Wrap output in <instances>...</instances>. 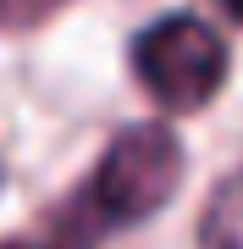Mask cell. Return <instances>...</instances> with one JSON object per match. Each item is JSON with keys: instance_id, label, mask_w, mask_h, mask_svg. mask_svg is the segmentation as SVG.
Wrapping results in <instances>:
<instances>
[{"instance_id": "obj_6", "label": "cell", "mask_w": 243, "mask_h": 249, "mask_svg": "<svg viewBox=\"0 0 243 249\" xmlns=\"http://www.w3.org/2000/svg\"><path fill=\"white\" fill-rule=\"evenodd\" d=\"M227 183H232V188H243V172H238V178H227Z\"/></svg>"}, {"instance_id": "obj_3", "label": "cell", "mask_w": 243, "mask_h": 249, "mask_svg": "<svg viewBox=\"0 0 243 249\" xmlns=\"http://www.w3.org/2000/svg\"><path fill=\"white\" fill-rule=\"evenodd\" d=\"M66 0H0V34H28V28L50 22Z\"/></svg>"}, {"instance_id": "obj_1", "label": "cell", "mask_w": 243, "mask_h": 249, "mask_svg": "<svg viewBox=\"0 0 243 249\" xmlns=\"http://www.w3.org/2000/svg\"><path fill=\"white\" fill-rule=\"evenodd\" d=\"M182 139L161 122H133L105 144L89 188L78 194V222L83 227H138L182 188Z\"/></svg>"}, {"instance_id": "obj_2", "label": "cell", "mask_w": 243, "mask_h": 249, "mask_svg": "<svg viewBox=\"0 0 243 249\" xmlns=\"http://www.w3.org/2000/svg\"><path fill=\"white\" fill-rule=\"evenodd\" d=\"M133 72L144 94L161 100L166 111H199L227 83V45L210 22L171 11L133 39Z\"/></svg>"}, {"instance_id": "obj_5", "label": "cell", "mask_w": 243, "mask_h": 249, "mask_svg": "<svg viewBox=\"0 0 243 249\" xmlns=\"http://www.w3.org/2000/svg\"><path fill=\"white\" fill-rule=\"evenodd\" d=\"M0 249H50V244H22V238H11V244H0Z\"/></svg>"}, {"instance_id": "obj_4", "label": "cell", "mask_w": 243, "mask_h": 249, "mask_svg": "<svg viewBox=\"0 0 243 249\" xmlns=\"http://www.w3.org/2000/svg\"><path fill=\"white\" fill-rule=\"evenodd\" d=\"M216 6H221V11H227L232 22H243V0H216Z\"/></svg>"}]
</instances>
